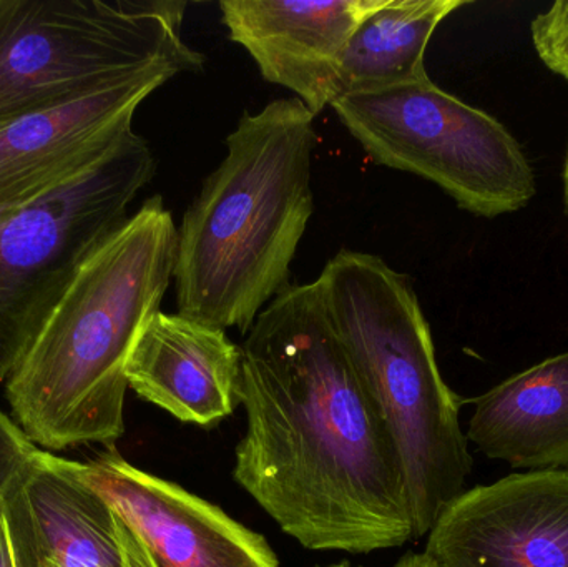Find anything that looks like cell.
Listing matches in <instances>:
<instances>
[{
    "label": "cell",
    "mask_w": 568,
    "mask_h": 567,
    "mask_svg": "<svg viewBox=\"0 0 568 567\" xmlns=\"http://www.w3.org/2000/svg\"><path fill=\"white\" fill-rule=\"evenodd\" d=\"M240 350L235 482L311 551L371 555L414 539L396 445L317 282L283 288Z\"/></svg>",
    "instance_id": "6da1fadb"
},
{
    "label": "cell",
    "mask_w": 568,
    "mask_h": 567,
    "mask_svg": "<svg viewBox=\"0 0 568 567\" xmlns=\"http://www.w3.org/2000/svg\"><path fill=\"white\" fill-rule=\"evenodd\" d=\"M179 229L162 196L77 266L6 379L12 419L43 452L113 448L125 433V363L173 280Z\"/></svg>",
    "instance_id": "7a4b0ae2"
},
{
    "label": "cell",
    "mask_w": 568,
    "mask_h": 567,
    "mask_svg": "<svg viewBox=\"0 0 568 567\" xmlns=\"http://www.w3.org/2000/svg\"><path fill=\"white\" fill-rule=\"evenodd\" d=\"M314 115L296 97L243 113L226 156L205 180L179 230V313L248 333L287 286L314 212Z\"/></svg>",
    "instance_id": "3957f363"
},
{
    "label": "cell",
    "mask_w": 568,
    "mask_h": 567,
    "mask_svg": "<svg viewBox=\"0 0 568 567\" xmlns=\"http://www.w3.org/2000/svg\"><path fill=\"white\" fill-rule=\"evenodd\" d=\"M327 318L393 436L414 539L429 535L473 472L460 399L444 382L409 276L341 250L316 280Z\"/></svg>",
    "instance_id": "277c9868"
},
{
    "label": "cell",
    "mask_w": 568,
    "mask_h": 567,
    "mask_svg": "<svg viewBox=\"0 0 568 567\" xmlns=\"http://www.w3.org/2000/svg\"><path fill=\"white\" fill-rule=\"evenodd\" d=\"M182 0H0V123L159 67L196 72Z\"/></svg>",
    "instance_id": "5b68a950"
},
{
    "label": "cell",
    "mask_w": 568,
    "mask_h": 567,
    "mask_svg": "<svg viewBox=\"0 0 568 567\" xmlns=\"http://www.w3.org/2000/svg\"><path fill=\"white\" fill-rule=\"evenodd\" d=\"M333 110L364 152L449 193L474 215L517 212L536 196V176L509 130L433 80L347 93Z\"/></svg>",
    "instance_id": "8992f818"
},
{
    "label": "cell",
    "mask_w": 568,
    "mask_h": 567,
    "mask_svg": "<svg viewBox=\"0 0 568 567\" xmlns=\"http://www.w3.org/2000/svg\"><path fill=\"white\" fill-rule=\"evenodd\" d=\"M149 143L126 133L89 172L16 212H0V382L29 348L77 266L129 215L152 180Z\"/></svg>",
    "instance_id": "52a82bcc"
},
{
    "label": "cell",
    "mask_w": 568,
    "mask_h": 567,
    "mask_svg": "<svg viewBox=\"0 0 568 567\" xmlns=\"http://www.w3.org/2000/svg\"><path fill=\"white\" fill-rule=\"evenodd\" d=\"M179 73L146 70L0 123V212L42 202L89 172L132 132L140 103Z\"/></svg>",
    "instance_id": "ba28073f"
},
{
    "label": "cell",
    "mask_w": 568,
    "mask_h": 567,
    "mask_svg": "<svg viewBox=\"0 0 568 567\" xmlns=\"http://www.w3.org/2000/svg\"><path fill=\"white\" fill-rule=\"evenodd\" d=\"M427 536L439 567H568V469L464 492Z\"/></svg>",
    "instance_id": "9c48e42d"
},
{
    "label": "cell",
    "mask_w": 568,
    "mask_h": 567,
    "mask_svg": "<svg viewBox=\"0 0 568 567\" xmlns=\"http://www.w3.org/2000/svg\"><path fill=\"white\" fill-rule=\"evenodd\" d=\"M80 476L143 539L159 567H280L265 536L220 506L126 462L109 448Z\"/></svg>",
    "instance_id": "30bf717a"
},
{
    "label": "cell",
    "mask_w": 568,
    "mask_h": 567,
    "mask_svg": "<svg viewBox=\"0 0 568 567\" xmlns=\"http://www.w3.org/2000/svg\"><path fill=\"white\" fill-rule=\"evenodd\" d=\"M386 0H222L230 39L266 82L296 93L313 113L333 105L341 55L354 30Z\"/></svg>",
    "instance_id": "8fae6325"
},
{
    "label": "cell",
    "mask_w": 568,
    "mask_h": 567,
    "mask_svg": "<svg viewBox=\"0 0 568 567\" xmlns=\"http://www.w3.org/2000/svg\"><path fill=\"white\" fill-rule=\"evenodd\" d=\"M19 567H123L115 512L77 462L39 452L2 509Z\"/></svg>",
    "instance_id": "7c38bea8"
},
{
    "label": "cell",
    "mask_w": 568,
    "mask_h": 567,
    "mask_svg": "<svg viewBox=\"0 0 568 567\" xmlns=\"http://www.w3.org/2000/svg\"><path fill=\"white\" fill-rule=\"evenodd\" d=\"M242 350L225 330L156 312L125 363L129 388L189 425H216L239 399Z\"/></svg>",
    "instance_id": "4fadbf2b"
},
{
    "label": "cell",
    "mask_w": 568,
    "mask_h": 567,
    "mask_svg": "<svg viewBox=\"0 0 568 567\" xmlns=\"http://www.w3.org/2000/svg\"><path fill=\"white\" fill-rule=\"evenodd\" d=\"M466 436L487 458L513 468L568 466V352L474 399Z\"/></svg>",
    "instance_id": "5bb4252c"
},
{
    "label": "cell",
    "mask_w": 568,
    "mask_h": 567,
    "mask_svg": "<svg viewBox=\"0 0 568 567\" xmlns=\"http://www.w3.org/2000/svg\"><path fill=\"white\" fill-rule=\"evenodd\" d=\"M464 6L466 0H386L354 30L341 55L339 97L427 79L424 53L430 37Z\"/></svg>",
    "instance_id": "9a60e30c"
},
{
    "label": "cell",
    "mask_w": 568,
    "mask_h": 567,
    "mask_svg": "<svg viewBox=\"0 0 568 567\" xmlns=\"http://www.w3.org/2000/svg\"><path fill=\"white\" fill-rule=\"evenodd\" d=\"M532 40L542 62L568 80V0H559L534 19Z\"/></svg>",
    "instance_id": "2e32d148"
},
{
    "label": "cell",
    "mask_w": 568,
    "mask_h": 567,
    "mask_svg": "<svg viewBox=\"0 0 568 567\" xmlns=\"http://www.w3.org/2000/svg\"><path fill=\"white\" fill-rule=\"evenodd\" d=\"M39 449L19 425L0 409V515L10 488Z\"/></svg>",
    "instance_id": "e0dca14e"
},
{
    "label": "cell",
    "mask_w": 568,
    "mask_h": 567,
    "mask_svg": "<svg viewBox=\"0 0 568 567\" xmlns=\"http://www.w3.org/2000/svg\"><path fill=\"white\" fill-rule=\"evenodd\" d=\"M116 539L123 567H159L143 539L115 513Z\"/></svg>",
    "instance_id": "ac0fdd59"
},
{
    "label": "cell",
    "mask_w": 568,
    "mask_h": 567,
    "mask_svg": "<svg viewBox=\"0 0 568 567\" xmlns=\"http://www.w3.org/2000/svg\"><path fill=\"white\" fill-rule=\"evenodd\" d=\"M0 567H19L6 519L0 515Z\"/></svg>",
    "instance_id": "d6986e66"
},
{
    "label": "cell",
    "mask_w": 568,
    "mask_h": 567,
    "mask_svg": "<svg viewBox=\"0 0 568 567\" xmlns=\"http://www.w3.org/2000/svg\"><path fill=\"white\" fill-rule=\"evenodd\" d=\"M394 567H439L426 553H409L400 558Z\"/></svg>",
    "instance_id": "ffe728a7"
},
{
    "label": "cell",
    "mask_w": 568,
    "mask_h": 567,
    "mask_svg": "<svg viewBox=\"0 0 568 567\" xmlns=\"http://www.w3.org/2000/svg\"><path fill=\"white\" fill-rule=\"evenodd\" d=\"M564 200H566V209L568 213V149L566 159V169H564Z\"/></svg>",
    "instance_id": "44dd1931"
},
{
    "label": "cell",
    "mask_w": 568,
    "mask_h": 567,
    "mask_svg": "<svg viewBox=\"0 0 568 567\" xmlns=\"http://www.w3.org/2000/svg\"><path fill=\"white\" fill-rule=\"evenodd\" d=\"M327 567H353V566L347 565V563H339V565L327 566Z\"/></svg>",
    "instance_id": "7402d4cb"
}]
</instances>
